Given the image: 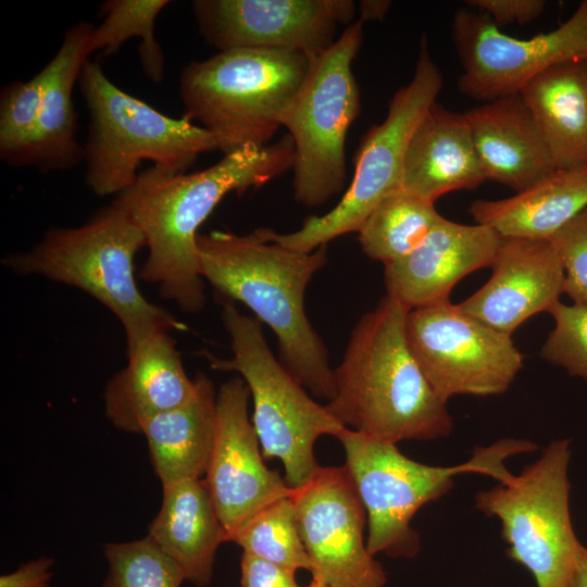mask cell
Returning <instances> with one entry per match:
<instances>
[{
  "label": "cell",
  "instance_id": "obj_15",
  "mask_svg": "<svg viewBox=\"0 0 587 587\" xmlns=\"http://www.w3.org/2000/svg\"><path fill=\"white\" fill-rule=\"evenodd\" d=\"M192 13L202 37L220 51L263 48L316 57L352 23L351 0H197Z\"/></svg>",
  "mask_w": 587,
  "mask_h": 587
},
{
  "label": "cell",
  "instance_id": "obj_8",
  "mask_svg": "<svg viewBox=\"0 0 587 587\" xmlns=\"http://www.w3.org/2000/svg\"><path fill=\"white\" fill-rule=\"evenodd\" d=\"M222 322L233 353L229 359L208 355L210 366L236 372L245 380L263 458L279 460L287 485L299 488L321 469L314 457L315 441L324 435L337 437L345 426L274 357L260 321L223 301Z\"/></svg>",
  "mask_w": 587,
  "mask_h": 587
},
{
  "label": "cell",
  "instance_id": "obj_1",
  "mask_svg": "<svg viewBox=\"0 0 587 587\" xmlns=\"http://www.w3.org/2000/svg\"><path fill=\"white\" fill-rule=\"evenodd\" d=\"M289 135L264 147H246L210 167L172 174L155 166L139 172L113 204L127 213L146 239L148 255L139 277L183 312L197 313L207 296L197 238L200 226L232 192L241 195L291 170Z\"/></svg>",
  "mask_w": 587,
  "mask_h": 587
},
{
  "label": "cell",
  "instance_id": "obj_38",
  "mask_svg": "<svg viewBox=\"0 0 587 587\" xmlns=\"http://www.w3.org/2000/svg\"><path fill=\"white\" fill-rule=\"evenodd\" d=\"M569 587H587V548L583 545L577 552Z\"/></svg>",
  "mask_w": 587,
  "mask_h": 587
},
{
  "label": "cell",
  "instance_id": "obj_16",
  "mask_svg": "<svg viewBox=\"0 0 587 587\" xmlns=\"http://www.w3.org/2000/svg\"><path fill=\"white\" fill-rule=\"evenodd\" d=\"M249 389L240 376L226 380L216 395L213 449L204 483L226 529H236L272 502L291 495L277 471L270 470L249 420Z\"/></svg>",
  "mask_w": 587,
  "mask_h": 587
},
{
  "label": "cell",
  "instance_id": "obj_2",
  "mask_svg": "<svg viewBox=\"0 0 587 587\" xmlns=\"http://www.w3.org/2000/svg\"><path fill=\"white\" fill-rule=\"evenodd\" d=\"M200 273L224 299L249 308L275 334L280 363L314 397L330 401L334 369L310 323L304 295L327 263V245L310 252L288 249L270 228L249 234L212 230L197 238Z\"/></svg>",
  "mask_w": 587,
  "mask_h": 587
},
{
  "label": "cell",
  "instance_id": "obj_37",
  "mask_svg": "<svg viewBox=\"0 0 587 587\" xmlns=\"http://www.w3.org/2000/svg\"><path fill=\"white\" fill-rule=\"evenodd\" d=\"M391 1L389 0H362L359 3V20L363 23L367 21L380 22L385 18Z\"/></svg>",
  "mask_w": 587,
  "mask_h": 587
},
{
  "label": "cell",
  "instance_id": "obj_22",
  "mask_svg": "<svg viewBox=\"0 0 587 587\" xmlns=\"http://www.w3.org/2000/svg\"><path fill=\"white\" fill-rule=\"evenodd\" d=\"M92 29L87 22L71 26L57 53L47 63L49 78L37 125L16 165L62 171L83 160V147L76 139L77 115L72 95L90 55Z\"/></svg>",
  "mask_w": 587,
  "mask_h": 587
},
{
  "label": "cell",
  "instance_id": "obj_9",
  "mask_svg": "<svg viewBox=\"0 0 587 587\" xmlns=\"http://www.w3.org/2000/svg\"><path fill=\"white\" fill-rule=\"evenodd\" d=\"M360 20L312 59L284 121L294 145V198L314 208L339 193L346 179V138L361 110L352 63L363 42Z\"/></svg>",
  "mask_w": 587,
  "mask_h": 587
},
{
  "label": "cell",
  "instance_id": "obj_30",
  "mask_svg": "<svg viewBox=\"0 0 587 587\" xmlns=\"http://www.w3.org/2000/svg\"><path fill=\"white\" fill-rule=\"evenodd\" d=\"M108 574L102 587H180L186 577L148 536L104 547Z\"/></svg>",
  "mask_w": 587,
  "mask_h": 587
},
{
  "label": "cell",
  "instance_id": "obj_5",
  "mask_svg": "<svg viewBox=\"0 0 587 587\" xmlns=\"http://www.w3.org/2000/svg\"><path fill=\"white\" fill-rule=\"evenodd\" d=\"M336 438L342 445L345 466L366 511L369 551L373 555L382 552L402 558H414L420 550L412 519L422 507L446 495L455 476L477 473L507 483L513 474L505 461L537 449L530 440L504 438L476 448L463 463L435 466L408 458L395 444L346 427Z\"/></svg>",
  "mask_w": 587,
  "mask_h": 587
},
{
  "label": "cell",
  "instance_id": "obj_10",
  "mask_svg": "<svg viewBox=\"0 0 587 587\" xmlns=\"http://www.w3.org/2000/svg\"><path fill=\"white\" fill-rule=\"evenodd\" d=\"M570 440H554L521 474L475 497L478 511L499 520L508 555L537 587H569L582 547L570 514Z\"/></svg>",
  "mask_w": 587,
  "mask_h": 587
},
{
  "label": "cell",
  "instance_id": "obj_19",
  "mask_svg": "<svg viewBox=\"0 0 587 587\" xmlns=\"http://www.w3.org/2000/svg\"><path fill=\"white\" fill-rule=\"evenodd\" d=\"M126 348V366L107 384L104 411L118 429L141 434L149 420L186 403L196 382L187 375L170 332H157Z\"/></svg>",
  "mask_w": 587,
  "mask_h": 587
},
{
  "label": "cell",
  "instance_id": "obj_13",
  "mask_svg": "<svg viewBox=\"0 0 587 587\" xmlns=\"http://www.w3.org/2000/svg\"><path fill=\"white\" fill-rule=\"evenodd\" d=\"M451 38L463 68L461 93L485 102L520 93L555 65L587 61V0L559 27L529 38L509 36L485 13L462 9L453 16Z\"/></svg>",
  "mask_w": 587,
  "mask_h": 587
},
{
  "label": "cell",
  "instance_id": "obj_7",
  "mask_svg": "<svg viewBox=\"0 0 587 587\" xmlns=\"http://www.w3.org/2000/svg\"><path fill=\"white\" fill-rule=\"evenodd\" d=\"M78 87L90 116L83 147L85 179L100 197L117 196L129 188L143 160L180 174L201 153L218 150L209 130L185 116H167L122 90L98 63L85 62Z\"/></svg>",
  "mask_w": 587,
  "mask_h": 587
},
{
  "label": "cell",
  "instance_id": "obj_39",
  "mask_svg": "<svg viewBox=\"0 0 587 587\" xmlns=\"http://www.w3.org/2000/svg\"><path fill=\"white\" fill-rule=\"evenodd\" d=\"M307 587H329V586L325 584L323 580L312 577L311 583Z\"/></svg>",
  "mask_w": 587,
  "mask_h": 587
},
{
  "label": "cell",
  "instance_id": "obj_20",
  "mask_svg": "<svg viewBox=\"0 0 587 587\" xmlns=\"http://www.w3.org/2000/svg\"><path fill=\"white\" fill-rule=\"evenodd\" d=\"M485 180L465 114L432 104L409 139L401 188L435 202L448 192L474 189Z\"/></svg>",
  "mask_w": 587,
  "mask_h": 587
},
{
  "label": "cell",
  "instance_id": "obj_32",
  "mask_svg": "<svg viewBox=\"0 0 587 587\" xmlns=\"http://www.w3.org/2000/svg\"><path fill=\"white\" fill-rule=\"evenodd\" d=\"M549 313L554 326L540 355L587 382V305L560 301Z\"/></svg>",
  "mask_w": 587,
  "mask_h": 587
},
{
  "label": "cell",
  "instance_id": "obj_33",
  "mask_svg": "<svg viewBox=\"0 0 587 587\" xmlns=\"http://www.w3.org/2000/svg\"><path fill=\"white\" fill-rule=\"evenodd\" d=\"M564 270V288L574 303L587 305V207L551 238Z\"/></svg>",
  "mask_w": 587,
  "mask_h": 587
},
{
  "label": "cell",
  "instance_id": "obj_18",
  "mask_svg": "<svg viewBox=\"0 0 587 587\" xmlns=\"http://www.w3.org/2000/svg\"><path fill=\"white\" fill-rule=\"evenodd\" d=\"M500 241L486 225L442 217L411 253L385 265L387 296L409 310L449 300L462 278L491 266Z\"/></svg>",
  "mask_w": 587,
  "mask_h": 587
},
{
  "label": "cell",
  "instance_id": "obj_28",
  "mask_svg": "<svg viewBox=\"0 0 587 587\" xmlns=\"http://www.w3.org/2000/svg\"><path fill=\"white\" fill-rule=\"evenodd\" d=\"M168 0H108L100 5L103 21L93 26L90 54L116 52L132 37L140 38L139 58L145 75L153 83L164 76V55L155 38V20Z\"/></svg>",
  "mask_w": 587,
  "mask_h": 587
},
{
  "label": "cell",
  "instance_id": "obj_36",
  "mask_svg": "<svg viewBox=\"0 0 587 587\" xmlns=\"http://www.w3.org/2000/svg\"><path fill=\"white\" fill-rule=\"evenodd\" d=\"M53 560L41 557L0 576V587H50Z\"/></svg>",
  "mask_w": 587,
  "mask_h": 587
},
{
  "label": "cell",
  "instance_id": "obj_31",
  "mask_svg": "<svg viewBox=\"0 0 587 587\" xmlns=\"http://www.w3.org/2000/svg\"><path fill=\"white\" fill-rule=\"evenodd\" d=\"M49 78L46 64L28 80L8 84L0 97V154L16 165L34 134Z\"/></svg>",
  "mask_w": 587,
  "mask_h": 587
},
{
  "label": "cell",
  "instance_id": "obj_35",
  "mask_svg": "<svg viewBox=\"0 0 587 587\" xmlns=\"http://www.w3.org/2000/svg\"><path fill=\"white\" fill-rule=\"evenodd\" d=\"M291 570L242 552L239 587H299Z\"/></svg>",
  "mask_w": 587,
  "mask_h": 587
},
{
  "label": "cell",
  "instance_id": "obj_3",
  "mask_svg": "<svg viewBox=\"0 0 587 587\" xmlns=\"http://www.w3.org/2000/svg\"><path fill=\"white\" fill-rule=\"evenodd\" d=\"M409 309L386 295L354 325L334 370L328 411L346 427L397 445L452 433L453 419L415 361L405 339Z\"/></svg>",
  "mask_w": 587,
  "mask_h": 587
},
{
  "label": "cell",
  "instance_id": "obj_11",
  "mask_svg": "<svg viewBox=\"0 0 587 587\" xmlns=\"http://www.w3.org/2000/svg\"><path fill=\"white\" fill-rule=\"evenodd\" d=\"M444 78L426 37L411 80L392 96L385 120L363 137L354 158V175L340 201L322 215L307 217L295 232L271 235L282 246L310 252L342 235L359 232L372 211L401 188L405 149L415 126L436 102Z\"/></svg>",
  "mask_w": 587,
  "mask_h": 587
},
{
  "label": "cell",
  "instance_id": "obj_21",
  "mask_svg": "<svg viewBox=\"0 0 587 587\" xmlns=\"http://www.w3.org/2000/svg\"><path fill=\"white\" fill-rule=\"evenodd\" d=\"M486 180L522 191L555 171L520 93L464 112Z\"/></svg>",
  "mask_w": 587,
  "mask_h": 587
},
{
  "label": "cell",
  "instance_id": "obj_26",
  "mask_svg": "<svg viewBox=\"0 0 587 587\" xmlns=\"http://www.w3.org/2000/svg\"><path fill=\"white\" fill-rule=\"evenodd\" d=\"M193 396L184 404L149 420L142 427L151 463L162 486L205 475L215 435L216 395L199 373Z\"/></svg>",
  "mask_w": 587,
  "mask_h": 587
},
{
  "label": "cell",
  "instance_id": "obj_14",
  "mask_svg": "<svg viewBox=\"0 0 587 587\" xmlns=\"http://www.w3.org/2000/svg\"><path fill=\"white\" fill-rule=\"evenodd\" d=\"M291 489L312 577L329 587H384L386 574L367 549L366 511L347 467L321 466L307 484Z\"/></svg>",
  "mask_w": 587,
  "mask_h": 587
},
{
  "label": "cell",
  "instance_id": "obj_23",
  "mask_svg": "<svg viewBox=\"0 0 587 587\" xmlns=\"http://www.w3.org/2000/svg\"><path fill=\"white\" fill-rule=\"evenodd\" d=\"M161 508L148 537L198 587L210 584L215 553L227 541L226 529L204 479H186L162 486Z\"/></svg>",
  "mask_w": 587,
  "mask_h": 587
},
{
  "label": "cell",
  "instance_id": "obj_17",
  "mask_svg": "<svg viewBox=\"0 0 587 587\" xmlns=\"http://www.w3.org/2000/svg\"><path fill=\"white\" fill-rule=\"evenodd\" d=\"M490 278L459 308L508 335L560 302L564 270L550 239L501 237Z\"/></svg>",
  "mask_w": 587,
  "mask_h": 587
},
{
  "label": "cell",
  "instance_id": "obj_6",
  "mask_svg": "<svg viewBox=\"0 0 587 587\" xmlns=\"http://www.w3.org/2000/svg\"><path fill=\"white\" fill-rule=\"evenodd\" d=\"M303 52L241 48L184 67V116L209 130L224 154L267 146L312 63Z\"/></svg>",
  "mask_w": 587,
  "mask_h": 587
},
{
  "label": "cell",
  "instance_id": "obj_29",
  "mask_svg": "<svg viewBox=\"0 0 587 587\" xmlns=\"http://www.w3.org/2000/svg\"><path fill=\"white\" fill-rule=\"evenodd\" d=\"M229 541L241 547L245 553L294 572H311V561L298 530L290 496L257 512L236 529Z\"/></svg>",
  "mask_w": 587,
  "mask_h": 587
},
{
  "label": "cell",
  "instance_id": "obj_27",
  "mask_svg": "<svg viewBox=\"0 0 587 587\" xmlns=\"http://www.w3.org/2000/svg\"><path fill=\"white\" fill-rule=\"evenodd\" d=\"M442 217L435 202L400 188L367 216L359 242L370 259L387 265L411 253Z\"/></svg>",
  "mask_w": 587,
  "mask_h": 587
},
{
  "label": "cell",
  "instance_id": "obj_25",
  "mask_svg": "<svg viewBox=\"0 0 587 587\" xmlns=\"http://www.w3.org/2000/svg\"><path fill=\"white\" fill-rule=\"evenodd\" d=\"M587 207V166L555 170L514 196L476 200L469 212L475 223L501 237L550 239Z\"/></svg>",
  "mask_w": 587,
  "mask_h": 587
},
{
  "label": "cell",
  "instance_id": "obj_12",
  "mask_svg": "<svg viewBox=\"0 0 587 587\" xmlns=\"http://www.w3.org/2000/svg\"><path fill=\"white\" fill-rule=\"evenodd\" d=\"M408 346L435 392L488 397L509 389L524 357L511 335L462 311L450 299L409 310Z\"/></svg>",
  "mask_w": 587,
  "mask_h": 587
},
{
  "label": "cell",
  "instance_id": "obj_24",
  "mask_svg": "<svg viewBox=\"0 0 587 587\" xmlns=\"http://www.w3.org/2000/svg\"><path fill=\"white\" fill-rule=\"evenodd\" d=\"M555 170L587 166V61L555 65L520 91Z\"/></svg>",
  "mask_w": 587,
  "mask_h": 587
},
{
  "label": "cell",
  "instance_id": "obj_4",
  "mask_svg": "<svg viewBox=\"0 0 587 587\" xmlns=\"http://www.w3.org/2000/svg\"><path fill=\"white\" fill-rule=\"evenodd\" d=\"M146 247L141 230L111 202L86 223L53 228L32 249L7 255L5 268L78 288L121 322L126 347L160 330L185 329L173 314L148 301L135 278V258Z\"/></svg>",
  "mask_w": 587,
  "mask_h": 587
},
{
  "label": "cell",
  "instance_id": "obj_34",
  "mask_svg": "<svg viewBox=\"0 0 587 587\" xmlns=\"http://www.w3.org/2000/svg\"><path fill=\"white\" fill-rule=\"evenodd\" d=\"M466 5L485 13L500 28L509 24H527L542 14L545 0H466Z\"/></svg>",
  "mask_w": 587,
  "mask_h": 587
}]
</instances>
